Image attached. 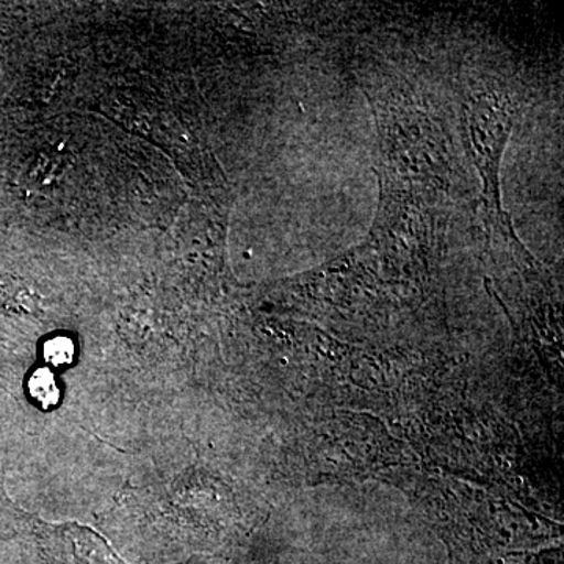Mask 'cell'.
<instances>
[{
	"mask_svg": "<svg viewBox=\"0 0 564 564\" xmlns=\"http://www.w3.org/2000/svg\"><path fill=\"white\" fill-rule=\"evenodd\" d=\"M44 355H46L47 361L54 366H63L73 358L74 345L68 337H55L44 347Z\"/></svg>",
	"mask_w": 564,
	"mask_h": 564,
	"instance_id": "obj_3",
	"label": "cell"
},
{
	"mask_svg": "<svg viewBox=\"0 0 564 564\" xmlns=\"http://www.w3.org/2000/svg\"><path fill=\"white\" fill-rule=\"evenodd\" d=\"M52 389L57 391L54 377H52L50 370H40L39 373L33 375L31 380L32 395L39 399L43 406L54 403V397L51 393Z\"/></svg>",
	"mask_w": 564,
	"mask_h": 564,
	"instance_id": "obj_2",
	"label": "cell"
},
{
	"mask_svg": "<svg viewBox=\"0 0 564 564\" xmlns=\"http://www.w3.org/2000/svg\"><path fill=\"white\" fill-rule=\"evenodd\" d=\"M61 530L63 541L69 545L70 564H126L93 530L77 524H65Z\"/></svg>",
	"mask_w": 564,
	"mask_h": 564,
	"instance_id": "obj_1",
	"label": "cell"
}]
</instances>
